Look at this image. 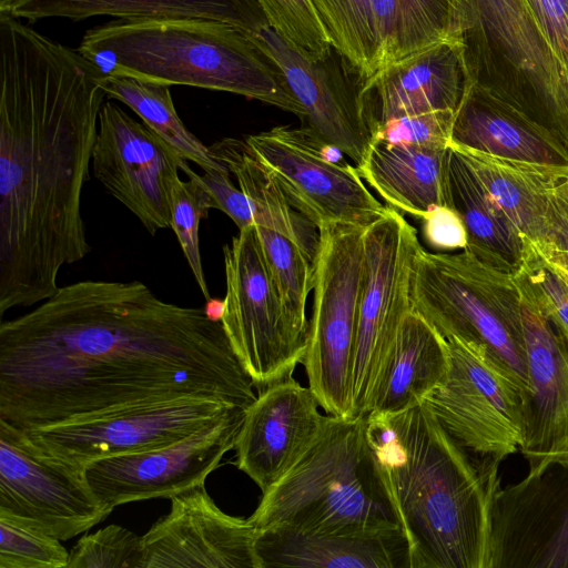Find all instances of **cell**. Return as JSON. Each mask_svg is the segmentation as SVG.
Here are the masks:
<instances>
[{
  "instance_id": "1",
  "label": "cell",
  "mask_w": 568,
  "mask_h": 568,
  "mask_svg": "<svg viewBox=\"0 0 568 568\" xmlns=\"http://www.w3.org/2000/svg\"><path fill=\"white\" fill-rule=\"evenodd\" d=\"M253 388L221 322L140 281L75 282L0 324V418L22 429L185 397L246 409Z\"/></svg>"
},
{
  "instance_id": "2",
  "label": "cell",
  "mask_w": 568,
  "mask_h": 568,
  "mask_svg": "<svg viewBox=\"0 0 568 568\" xmlns=\"http://www.w3.org/2000/svg\"><path fill=\"white\" fill-rule=\"evenodd\" d=\"M78 50L0 12V315L91 251L81 195L106 95Z\"/></svg>"
},
{
  "instance_id": "3",
  "label": "cell",
  "mask_w": 568,
  "mask_h": 568,
  "mask_svg": "<svg viewBox=\"0 0 568 568\" xmlns=\"http://www.w3.org/2000/svg\"><path fill=\"white\" fill-rule=\"evenodd\" d=\"M366 436L409 568H491L501 460L468 454L427 403L368 414Z\"/></svg>"
},
{
  "instance_id": "4",
  "label": "cell",
  "mask_w": 568,
  "mask_h": 568,
  "mask_svg": "<svg viewBox=\"0 0 568 568\" xmlns=\"http://www.w3.org/2000/svg\"><path fill=\"white\" fill-rule=\"evenodd\" d=\"M77 50L105 75L225 91L304 118L284 73L253 32L230 23L118 19L88 30Z\"/></svg>"
},
{
  "instance_id": "5",
  "label": "cell",
  "mask_w": 568,
  "mask_h": 568,
  "mask_svg": "<svg viewBox=\"0 0 568 568\" xmlns=\"http://www.w3.org/2000/svg\"><path fill=\"white\" fill-rule=\"evenodd\" d=\"M257 528L301 534H376L399 529L366 436V416H327L312 446L248 517Z\"/></svg>"
},
{
  "instance_id": "6",
  "label": "cell",
  "mask_w": 568,
  "mask_h": 568,
  "mask_svg": "<svg viewBox=\"0 0 568 568\" xmlns=\"http://www.w3.org/2000/svg\"><path fill=\"white\" fill-rule=\"evenodd\" d=\"M468 85L517 109L568 151V74L527 0H454Z\"/></svg>"
},
{
  "instance_id": "7",
  "label": "cell",
  "mask_w": 568,
  "mask_h": 568,
  "mask_svg": "<svg viewBox=\"0 0 568 568\" xmlns=\"http://www.w3.org/2000/svg\"><path fill=\"white\" fill-rule=\"evenodd\" d=\"M412 308L445 338L484 346L529 394L526 345L514 273L484 264L466 252L416 256L410 286Z\"/></svg>"
},
{
  "instance_id": "8",
  "label": "cell",
  "mask_w": 568,
  "mask_h": 568,
  "mask_svg": "<svg viewBox=\"0 0 568 568\" xmlns=\"http://www.w3.org/2000/svg\"><path fill=\"white\" fill-rule=\"evenodd\" d=\"M351 377V418L365 417L396 342L413 310L410 286L422 245L417 231L393 207L366 226Z\"/></svg>"
},
{
  "instance_id": "9",
  "label": "cell",
  "mask_w": 568,
  "mask_h": 568,
  "mask_svg": "<svg viewBox=\"0 0 568 568\" xmlns=\"http://www.w3.org/2000/svg\"><path fill=\"white\" fill-rule=\"evenodd\" d=\"M366 227L328 224L314 266V296L303 361L308 387L329 415L351 418V377Z\"/></svg>"
},
{
  "instance_id": "10",
  "label": "cell",
  "mask_w": 568,
  "mask_h": 568,
  "mask_svg": "<svg viewBox=\"0 0 568 568\" xmlns=\"http://www.w3.org/2000/svg\"><path fill=\"white\" fill-rule=\"evenodd\" d=\"M226 293L221 320L230 344L258 390L292 377L307 343L293 332L272 283L254 225L223 246Z\"/></svg>"
},
{
  "instance_id": "11",
  "label": "cell",
  "mask_w": 568,
  "mask_h": 568,
  "mask_svg": "<svg viewBox=\"0 0 568 568\" xmlns=\"http://www.w3.org/2000/svg\"><path fill=\"white\" fill-rule=\"evenodd\" d=\"M446 339L449 371L426 403L463 447L503 462L523 444L525 393L484 346Z\"/></svg>"
},
{
  "instance_id": "12",
  "label": "cell",
  "mask_w": 568,
  "mask_h": 568,
  "mask_svg": "<svg viewBox=\"0 0 568 568\" xmlns=\"http://www.w3.org/2000/svg\"><path fill=\"white\" fill-rule=\"evenodd\" d=\"M236 408L243 407L185 397L120 406L24 430L43 450L85 466L98 459L173 444Z\"/></svg>"
},
{
  "instance_id": "13",
  "label": "cell",
  "mask_w": 568,
  "mask_h": 568,
  "mask_svg": "<svg viewBox=\"0 0 568 568\" xmlns=\"http://www.w3.org/2000/svg\"><path fill=\"white\" fill-rule=\"evenodd\" d=\"M85 466L36 445L27 432L0 418V510L67 540L111 513L94 495Z\"/></svg>"
},
{
  "instance_id": "14",
  "label": "cell",
  "mask_w": 568,
  "mask_h": 568,
  "mask_svg": "<svg viewBox=\"0 0 568 568\" xmlns=\"http://www.w3.org/2000/svg\"><path fill=\"white\" fill-rule=\"evenodd\" d=\"M244 140L291 203L320 229L335 223L366 227L387 210L356 166L326 160L318 139L304 126L280 125Z\"/></svg>"
},
{
  "instance_id": "15",
  "label": "cell",
  "mask_w": 568,
  "mask_h": 568,
  "mask_svg": "<svg viewBox=\"0 0 568 568\" xmlns=\"http://www.w3.org/2000/svg\"><path fill=\"white\" fill-rule=\"evenodd\" d=\"M91 163L95 179L150 234L171 227L178 172L187 161L111 101L100 111Z\"/></svg>"
},
{
  "instance_id": "16",
  "label": "cell",
  "mask_w": 568,
  "mask_h": 568,
  "mask_svg": "<svg viewBox=\"0 0 568 568\" xmlns=\"http://www.w3.org/2000/svg\"><path fill=\"white\" fill-rule=\"evenodd\" d=\"M245 408H236L173 444L85 465V477L111 511L120 505L173 496L200 484L233 449Z\"/></svg>"
},
{
  "instance_id": "17",
  "label": "cell",
  "mask_w": 568,
  "mask_h": 568,
  "mask_svg": "<svg viewBox=\"0 0 568 568\" xmlns=\"http://www.w3.org/2000/svg\"><path fill=\"white\" fill-rule=\"evenodd\" d=\"M253 37L284 73L304 110V128L339 148L358 165L373 139L363 93L365 81L335 64L334 49L325 59L311 60L270 26L253 32Z\"/></svg>"
},
{
  "instance_id": "18",
  "label": "cell",
  "mask_w": 568,
  "mask_h": 568,
  "mask_svg": "<svg viewBox=\"0 0 568 568\" xmlns=\"http://www.w3.org/2000/svg\"><path fill=\"white\" fill-rule=\"evenodd\" d=\"M491 568H568V464L499 489Z\"/></svg>"
},
{
  "instance_id": "19",
  "label": "cell",
  "mask_w": 568,
  "mask_h": 568,
  "mask_svg": "<svg viewBox=\"0 0 568 568\" xmlns=\"http://www.w3.org/2000/svg\"><path fill=\"white\" fill-rule=\"evenodd\" d=\"M256 536L251 520L221 510L203 483L173 496L142 536V568H260Z\"/></svg>"
},
{
  "instance_id": "20",
  "label": "cell",
  "mask_w": 568,
  "mask_h": 568,
  "mask_svg": "<svg viewBox=\"0 0 568 568\" xmlns=\"http://www.w3.org/2000/svg\"><path fill=\"white\" fill-rule=\"evenodd\" d=\"M518 287L526 345L529 394L519 452L527 474L552 465L568 449V341L540 308L524 276Z\"/></svg>"
},
{
  "instance_id": "21",
  "label": "cell",
  "mask_w": 568,
  "mask_h": 568,
  "mask_svg": "<svg viewBox=\"0 0 568 568\" xmlns=\"http://www.w3.org/2000/svg\"><path fill=\"white\" fill-rule=\"evenodd\" d=\"M310 387L293 377L261 389L245 409L237 435L236 467L267 491L305 454L327 416Z\"/></svg>"
},
{
  "instance_id": "22",
  "label": "cell",
  "mask_w": 568,
  "mask_h": 568,
  "mask_svg": "<svg viewBox=\"0 0 568 568\" xmlns=\"http://www.w3.org/2000/svg\"><path fill=\"white\" fill-rule=\"evenodd\" d=\"M467 87L462 45L449 37L382 69L365 82L363 93L373 128L392 118L456 111Z\"/></svg>"
},
{
  "instance_id": "23",
  "label": "cell",
  "mask_w": 568,
  "mask_h": 568,
  "mask_svg": "<svg viewBox=\"0 0 568 568\" xmlns=\"http://www.w3.org/2000/svg\"><path fill=\"white\" fill-rule=\"evenodd\" d=\"M449 144L503 158L568 166V151L551 132L474 84L467 87L455 112Z\"/></svg>"
},
{
  "instance_id": "24",
  "label": "cell",
  "mask_w": 568,
  "mask_h": 568,
  "mask_svg": "<svg viewBox=\"0 0 568 568\" xmlns=\"http://www.w3.org/2000/svg\"><path fill=\"white\" fill-rule=\"evenodd\" d=\"M254 548L260 568H409L400 529L363 535L262 529Z\"/></svg>"
},
{
  "instance_id": "25",
  "label": "cell",
  "mask_w": 568,
  "mask_h": 568,
  "mask_svg": "<svg viewBox=\"0 0 568 568\" xmlns=\"http://www.w3.org/2000/svg\"><path fill=\"white\" fill-rule=\"evenodd\" d=\"M0 12L32 22L109 16L124 20L207 19L250 32L268 26L257 0H0Z\"/></svg>"
},
{
  "instance_id": "26",
  "label": "cell",
  "mask_w": 568,
  "mask_h": 568,
  "mask_svg": "<svg viewBox=\"0 0 568 568\" xmlns=\"http://www.w3.org/2000/svg\"><path fill=\"white\" fill-rule=\"evenodd\" d=\"M448 156L449 146L372 141L356 169L390 207L423 219L438 206L453 209Z\"/></svg>"
},
{
  "instance_id": "27",
  "label": "cell",
  "mask_w": 568,
  "mask_h": 568,
  "mask_svg": "<svg viewBox=\"0 0 568 568\" xmlns=\"http://www.w3.org/2000/svg\"><path fill=\"white\" fill-rule=\"evenodd\" d=\"M449 366L447 339L410 310L399 328L371 413L394 414L426 403L445 381Z\"/></svg>"
},
{
  "instance_id": "28",
  "label": "cell",
  "mask_w": 568,
  "mask_h": 568,
  "mask_svg": "<svg viewBox=\"0 0 568 568\" xmlns=\"http://www.w3.org/2000/svg\"><path fill=\"white\" fill-rule=\"evenodd\" d=\"M497 202L525 240L547 243V202L551 189L568 178V166L532 163L449 144Z\"/></svg>"
},
{
  "instance_id": "29",
  "label": "cell",
  "mask_w": 568,
  "mask_h": 568,
  "mask_svg": "<svg viewBox=\"0 0 568 568\" xmlns=\"http://www.w3.org/2000/svg\"><path fill=\"white\" fill-rule=\"evenodd\" d=\"M449 194L467 231L466 252L496 270L515 273L526 241L462 156L449 146Z\"/></svg>"
},
{
  "instance_id": "30",
  "label": "cell",
  "mask_w": 568,
  "mask_h": 568,
  "mask_svg": "<svg viewBox=\"0 0 568 568\" xmlns=\"http://www.w3.org/2000/svg\"><path fill=\"white\" fill-rule=\"evenodd\" d=\"M247 196L254 211V225L280 232L295 242L315 263L320 227L301 213L265 165L251 152L245 140L226 138L210 146Z\"/></svg>"
},
{
  "instance_id": "31",
  "label": "cell",
  "mask_w": 568,
  "mask_h": 568,
  "mask_svg": "<svg viewBox=\"0 0 568 568\" xmlns=\"http://www.w3.org/2000/svg\"><path fill=\"white\" fill-rule=\"evenodd\" d=\"M453 2L454 0H371L378 41L376 73L449 38Z\"/></svg>"
},
{
  "instance_id": "32",
  "label": "cell",
  "mask_w": 568,
  "mask_h": 568,
  "mask_svg": "<svg viewBox=\"0 0 568 568\" xmlns=\"http://www.w3.org/2000/svg\"><path fill=\"white\" fill-rule=\"evenodd\" d=\"M99 83L106 97L128 105L142 122L162 138L181 158L199 165L204 172L229 170L210 146L192 134L180 119L169 85L129 77L105 75Z\"/></svg>"
},
{
  "instance_id": "33",
  "label": "cell",
  "mask_w": 568,
  "mask_h": 568,
  "mask_svg": "<svg viewBox=\"0 0 568 568\" xmlns=\"http://www.w3.org/2000/svg\"><path fill=\"white\" fill-rule=\"evenodd\" d=\"M254 227L287 322L297 337L307 343L306 301L314 286L315 263L280 232L261 225Z\"/></svg>"
},
{
  "instance_id": "34",
  "label": "cell",
  "mask_w": 568,
  "mask_h": 568,
  "mask_svg": "<svg viewBox=\"0 0 568 568\" xmlns=\"http://www.w3.org/2000/svg\"><path fill=\"white\" fill-rule=\"evenodd\" d=\"M333 49L366 82L376 73L378 41L371 0H310Z\"/></svg>"
},
{
  "instance_id": "35",
  "label": "cell",
  "mask_w": 568,
  "mask_h": 568,
  "mask_svg": "<svg viewBox=\"0 0 568 568\" xmlns=\"http://www.w3.org/2000/svg\"><path fill=\"white\" fill-rule=\"evenodd\" d=\"M60 539L29 520L0 510V568H67Z\"/></svg>"
},
{
  "instance_id": "36",
  "label": "cell",
  "mask_w": 568,
  "mask_h": 568,
  "mask_svg": "<svg viewBox=\"0 0 568 568\" xmlns=\"http://www.w3.org/2000/svg\"><path fill=\"white\" fill-rule=\"evenodd\" d=\"M189 176L181 181L174 196L171 229L174 231L181 245L184 257L192 271L195 282L205 300L210 292L204 276L199 246V226L202 219H206L214 203L207 190L196 174L186 163L182 169Z\"/></svg>"
},
{
  "instance_id": "37",
  "label": "cell",
  "mask_w": 568,
  "mask_h": 568,
  "mask_svg": "<svg viewBox=\"0 0 568 568\" xmlns=\"http://www.w3.org/2000/svg\"><path fill=\"white\" fill-rule=\"evenodd\" d=\"M268 26L311 60L333 51L325 28L310 0H257Z\"/></svg>"
},
{
  "instance_id": "38",
  "label": "cell",
  "mask_w": 568,
  "mask_h": 568,
  "mask_svg": "<svg viewBox=\"0 0 568 568\" xmlns=\"http://www.w3.org/2000/svg\"><path fill=\"white\" fill-rule=\"evenodd\" d=\"M142 536L118 525L83 535L69 552L67 568H142Z\"/></svg>"
},
{
  "instance_id": "39",
  "label": "cell",
  "mask_w": 568,
  "mask_h": 568,
  "mask_svg": "<svg viewBox=\"0 0 568 568\" xmlns=\"http://www.w3.org/2000/svg\"><path fill=\"white\" fill-rule=\"evenodd\" d=\"M455 112L439 110L375 122L372 141L447 148L450 143Z\"/></svg>"
},
{
  "instance_id": "40",
  "label": "cell",
  "mask_w": 568,
  "mask_h": 568,
  "mask_svg": "<svg viewBox=\"0 0 568 568\" xmlns=\"http://www.w3.org/2000/svg\"><path fill=\"white\" fill-rule=\"evenodd\" d=\"M517 271L529 284L542 312L568 341V281L527 240Z\"/></svg>"
},
{
  "instance_id": "41",
  "label": "cell",
  "mask_w": 568,
  "mask_h": 568,
  "mask_svg": "<svg viewBox=\"0 0 568 568\" xmlns=\"http://www.w3.org/2000/svg\"><path fill=\"white\" fill-rule=\"evenodd\" d=\"M230 170L206 171L201 181L211 195L214 209L224 212L240 230L254 224V211L244 192L235 187Z\"/></svg>"
},
{
  "instance_id": "42",
  "label": "cell",
  "mask_w": 568,
  "mask_h": 568,
  "mask_svg": "<svg viewBox=\"0 0 568 568\" xmlns=\"http://www.w3.org/2000/svg\"><path fill=\"white\" fill-rule=\"evenodd\" d=\"M527 2L568 74V0H527Z\"/></svg>"
},
{
  "instance_id": "43",
  "label": "cell",
  "mask_w": 568,
  "mask_h": 568,
  "mask_svg": "<svg viewBox=\"0 0 568 568\" xmlns=\"http://www.w3.org/2000/svg\"><path fill=\"white\" fill-rule=\"evenodd\" d=\"M423 236L439 251L466 248L467 231L459 214L452 207L438 206L423 217Z\"/></svg>"
},
{
  "instance_id": "44",
  "label": "cell",
  "mask_w": 568,
  "mask_h": 568,
  "mask_svg": "<svg viewBox=\"0 0 568 568\" xmlns=\"http://www.w3.org/2000/svg\"><path fill=\"white\" fill-rule=\"evenodd\" d=\"M546 224L545 245L568 250V178L555 185L548 195Z\"/></svg>"
},
{
  "instance_id": "45",
  "label": "cell",
  "mask_w": 568,
  "mask_h": 568,
  "mask_svg": "<svg viewBox=\"0 0 568 568\" xmlns=\"http://www.w3.org/2000/svg\"><path fill=\"white\" fill-rule=\"evenodd\" d=\"M203 308L209 320L214 322H221L224 314L225 303L224 300L210 297L209 300H206V303Z\"/></svg>"
},
{
  "instance_id": "46",
  "label": "cell",
  "mask_w": 568,
  "mask_h": 568,
  "mask_svg": "<svg viewBox=\"0 0 568 568\" xmlns=\"http://www.w3.org/2000/svg\"><path fill=\"white\" fill-rule=\"evenodd\" d=\"M554 464H568V449L562 453L556 460ZM552 464V465H554Z\"/></svg>"
}]
</instances>
